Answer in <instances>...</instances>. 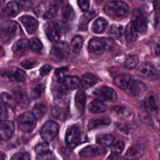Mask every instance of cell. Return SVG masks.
Masks as SVG:
<instances>
[{
  "instance_id": "6da1fadb",
  "label": "cell",
  "mask_w": 160,
  "mask_h": 160,
  "mask_svg": "<svg viewBox=\"0 0 160 160\" xmlns=\"http://www.w3.org/2000/svg\"><path fill=\"white\" fill-rule=\"evenodd\" d=\"M104 12L110 17L124 18L128 13V5L119 1H109L106 2L104 6Z\"/></svg>"
},
{
  "instance_id": "7a4b0ae2",
  "label": "cell",
  "mask_w": 160,
  "mask_h": 160,
  "mask_svg": "<svg viewBox=\"0 0 160 160\" xmlns=\"http://www.w3.org/2000/svg\"><path fill=\"white\" fill-rule=\"evenodd\" d=\"M65 139L67 144L72 148L88 141L87 135L82 132L77 126H72L68 129Z\"/></svg>"
},
{
  "instance_id": "3957f363",
  "label": "cell",
  "mask_w": 160,
  "mask_h": 160,
  "mask_svg": "<svg viewBox=\"0 0 160 160\" xmlns=\"http://www.w3.org/2000/svg\"><path fill=\"white\" fill-rule=\"evenodd\" d=\"M36 119L31 112H26L20 115L18 119V128L22 132H31L36 127Z\"/></svg>"
},
{
  "instance_id": "277c9868",
  "label": "cell",
  "mask_w": 160,
  "mask_h": 160,
  "mask_svg": "<svg viewBox=\"0 0 160 160\" xmlns=\"http://www.w3.org/2000/svg\"><path fill=\"white\" fill-rule=\"evenodd\" d=\"M136 74L141 78L148 80H156L159 77V71L150 62L142 63L137 69Z\"/></svg>"
},
{
  "instance_id": "5b68a950",
  "label": "cell",
  "mask_w": 160,
  "mask_h": 160,
  "mask_svg": "<svg viewBox=\"0 0 160 160\" xmlns=\"http://www.w3.org/2000/svg\"><path fill=\"white\" fill-rule=\"evenodd\" d=\"M58 131V124L54 121H49L42 125L40 130V134L45 142H49L54 139Z\"/></svg>"
},
{
  "instance_id": "8992f818",
  "label": "cell",
  "mask_w": 160,
  "mask_h": 160,
  "mask_svg": "<svg viewBox=\"0 0 160 160\" xmlns=\"http://www.w3.org/2000/svg\"><path fill=\"white\" fill-rule=\"evenodd\" d=\"M131 22L136 28L138 33L144 34L148 28L147 19L141 10L134 9L131 13Z\"/></svg>"
},
{
  "instance_id": "52a82bcc",
  "label": "cell",
  "mask_w": 160,
  "mask_h": 160,
  "mask_svg": "<svg viewBox=\"0 0 160 160\" xmlns=\"http://www.w3.org/2000/svg\"><path fill=\"white\" fill-rule=\"evenodd\" d=\"M70 51L69 45L64 42H58L54 45L51 50L50 55L55 60L61 61L66 58Z\"/></svg>"
},
{
  "instance_id": "ba28073f",
  "label": "cell",
  "mask_w": 160,
  "mask_h": 160,
  "mask_svg": "<svg viewBox=\"0 0 160 160\" xmlns=\"http://www.w3.org/2000/svg\"><path fill=\"white\" fill-rule=\"evenodd\" d=\"M93 96L96 100L110 101H114L117 98V95L114 90L108 86H102L100 89L96 90L93 92Z\"/></svg>"
},
{
  "instance_id": "9c48e42d",
  "label": "cell",
  "mask_w": 160,
  "mask_h": 160,
  "mask_svg": "<svg viewBox=\"0 0 160 160\" xmlns=\"http://www.w3.org/2000/svg\"><path fill=\"white\" fill-rule=\"evenodd\" d=\"M18 24L14 21L4 20L0 22V32L5 34V37L12 38L18 31Z\"/></svg>"
},
{
  "instance_id": "30bf717a",
  "label": "cell",
  "mask_w": 160,
  "mask_h": 160,
  "mask_svg": "<svg viewBox=\"0 0 160 160\" xmlns=\"http://www.w3.org/2000/svg\"><path fill=\"white\" fill-rule=\"evenodd\" d=\"M45 33L50 41L54 42L58 41L61 35V30L59 24L56 22L48 23L45 29Z\"/></svg>"
},
{
  "instance_id": "8fae6325",
  "label": "cell",
  "mask_w": 160,
  "mask_h": 160,
  "mask_svg": "<svg viewBox=\"0 0 160 160\" xmlns=\"http://www.w3.org/2000/svg\"><path fill=\"white\" fill-rule=\"evenodd\" d=\"M14 131V125L12 122L8 120L0 121V140L7 141L9 139Z\"/></svg>"
},
{
  "instance_id": "7c38bea8",
  "label": "cell",
  "mask_w": 160,
  "mask_h": 160,
  "mask_svg": "<svg viewBox=\"0 0 160 160\" xmlns=\"http://www.w3.org/2000/svg\"><path fill=\"white\" fill-rule=\"evenodd\" d=\"M104 149L96 145H88L79 151V155L84 158H93L104 153Z\"/></svg>"
},
{
  "instance_id": "4fadbf2b",
  "label": "cell",
  "mask_w": 160,
  "mask_h": 160,
  "mask_svg": "<svg viewBox=\"0 0 160 160\" xmlns=\"http://www.w3.org/2000/svg\"><path fill=\"white\" fill-rule=\"evenodd\" d=\"M88 50L89 52L94 55H100L105 50L104 41L99 38L92 39L88 44Z\"/></svg>"
},
{
  "instance_id": "5bb4252c",
  "label": "cell",
  "mask_w": 160,
  "mask_h": 160,
  "mask_svg": "<svg viewBox=\"0 0 160 160\" xmlns=\"http://www.w3.org/2000/svg\"><path fill=\"white\" fill-rule=\"evenodd\" d=\"M159 104V97L157 94L154 92H149L146 96L144 99V105L148 110L154 112L158 109Z\"/></svg>"
},
{
  "instance_id": "9a60e30c",
  "label": "cell",
  "mask_w": 160,
  "mask_h": 160,
  "mask_svg": "<svg viewBox=\"0 0 160 160\" xmlns=\"http://www.w3.org/2000/svg\"><path fill=\"white\" fill-rule=\"evenodd\" d=\"M19 20L28 34L33 33L38 27V22L32 16H23L19 18Z\"/></svg>"
},
{
  "instance_id": "2e32d148",
  "label": "cell",
  "mask_w": 160,
  "mask_h": 160,
  "mask_svg": "<svg viewBox=\"0 0 160 160\" xmlns=\"http://www.w3.org/2000/svg\"><path fill=\"white\" fill-rule=\"evenodd\" d=\"M15 101L21 107L26 108L29 104V99L26 91L21 88H16L13 90Z\"/></svg>"
},
{
  "instance_id": "e0dca14e",
  "label": "cell",
  "mask_w": 160,
  "mask_h": 160,
  "mask_svg": "<svg viewBox=\"0 0 160 160\" xmlns=\"http://www.w3.org/2000/svg\"><path fill=\"white\" fill-rule=\"evenodd\" d=\"M144 152V149L141 146H134L127 150L124 158L126 160H138L142 156Z\"/></svg>"
},
{
  "instance_id": "ac0fdd59",
  "label": "cell",
  "mask_w": 160,
  "mask_h": 160,
  "mask_svg": "<svg viewBox=\"0 0 160 160\" xmlns=\"http://www.w3.org/2000/svg\"><path fill=\"white\" fill-rule=\"evenodd\" d=\"M20 11V4L17 1L9 2L2 11L4 16L12 18L15 17Z\"/></svg>"
},
{
  "instance_id": "d6986e66",
  "label": "cell",
  "mask_w": 160,
  "mask_h": 160,
  "mask_svg": "<svg viewBox=\"0 0 160 160\" xmlns=\"http://www.w3.org/2000/svg\"><path fill=\"white\" fill-rule=\"evenodd\" d=\"M111 119L109 117H102L93 118L89 120L88 124V128L89 130H92L101 127L107 126L111 123Z\"/></svg>"
},
{
  "instance_id": "ffe728a7",
  "label": "cell",
  "mask_w": 160,
  "mask_h": 160,
  "mask_svg": "<svg viewBox=\"0 0 160 160\" xmlns=\"http://www.w3.org/2000/svg\"><path fill=\"white\" fill-rule=\"evenodd\" d=\"M128 89L134 96H140L145 92L146 86L142 81L132 79Z\"/></svg>"
},
{
  "instance_id": "44dd1931",
  "label": "cell",
  "mask_w": 160,
  "mask_h": 160,
  "mask_svg": "<svg viewBox=\"0 0 160 160\" xmlns=\"http://www.w3.org/2000/svg\"><path fill=\"white\" fill-rule=\"evenodd\" d=\"M132 79V78L126 74H121L118 75L114 79L115 84L121 89H128Z\"/></svg>"
},
{
  "instance_id": "7402d4cb",
  "label": "cell",
  "mask_w": 160,
  "mask_h": 160,
  "mask_svg": "<svg viewBox=\"0 0 160 160\" xmlns=\"http://www.w3.org/2000/svg\"><path fill=\"white\" fill-rule=\"evenodd\" d=\"M98 12V10L94 9L86 12V13L84 14H83L79 19V28L80 29H82V30L86 29L89 22L92 19H93L95 16H97Z\"/></svg>"
},
{
  "instance_id": "603a6c76",
  "label": "cell",
  "mask_w": 160,
  "mask_h": 160,
  "mask_svg": "<svg viewBox=\"0 0 160 160\" xmlns=\"http://www.w3.org/2000/svg\"><path fill=\"white\" fill-rule=\"evenodd\" d=\"M28 46V41L26 39H21L13 44L12 49L16 55L22 56L27 51Z\"/></svg>"
},
{
  "instance_id": "cb8c5ba5",
  "label": "cell",
  "mask_w": 160,
  "mask_h": 160,
  "mask_svg": "<svg viewBox=\"0 0 160 160\" xmlns=\"http://www.w3.org/2000/svg\"><path fill=\"white\" fill-rule=\"evenodd\" d=\"M108 109L107 105L102 101L99 100H94L92 101L89 105V111L94 114L102 113Z\"/></svg>"
},
{
  "instance_id": "d4e9b609",
  "label": "cell",
  "mask_w": 160,
  "mask_h": 160,
  "mask_svg": "<svg viewBox=\"0 0 160 160\" xmlns=\"http://www.w3.org/2000/svg\"><path fill=\"white\" fill-rule=\"evenodd\" d=\"M61 84H62L66 89H76L78 88L81 84L80 79L74 76H66Z\"/></svg>"
},
{
  "instance_id": "484cf974",
  "label": "cell",
  "mask_w": 160,
  "mask_h": 160,
  "mask_svg": "<svg viewBox=\"0 0 160 160\" xmlns=\"http://www.w3.org/2000/svg\"><path fill=\"white\" fill-rule=\"evenodd\" d=\"M138 32L133 24L131 22H129L124 30V36L126 41L128 42L134 41L138 38Z\"/></svg>"
},
{
  "instance_id": "4316f807",
  "label": "cell",
  "mask_w": 160,
  "mask_h": 160,
  "mask_svg": "<svg viewBox=\"0 0 160 160\" xmlns=\"http://www.w3.org/2000/svg\"><path fill=\"white\" fill-rule=\"evenodd\" d=\"M86 102V95L85 92L82 90H78L74 97V102L76 108L79 111H82L85 107Z\"/></svg>"
},
{
  "instance_id": "83f0119b",
  "label": "cell",
  "mask_w": 160,
  "mask_h": 160,
  "mask_svg": "<svg viewBox=\"0 0 160 160\" xmlns=\"http://www.w3.org/2000/svg\"><path fill=\"white\" fill-rule=\"evenodd\" d=\"M114 141V137L110 134H99L96 137V142L102 147L110 146Z\"/></svg>"
},
{
  "instance_id": "f1b7e54d",
  "label": "cell",
  "mask_w": 160,
  "mask_h": 160,
  "mask_svg": "<svg viewBox=\"0 0 160 160\" xmlns=\"http://www.w3.org/2000/svg\"><path fill=\"white\" fill-rule=\"evenodd\" d=\"M97 82V78L92 74L87 73L82 76L80 83L84 89H88Z\"/></svg>"
},
{
  "instance_id": "f546056e",
  "label": "cell",
  "mask_w": 160,
  "mask_h": 160,
  "mask_svg": "<svg viewBox=\"0 0 160 160\" xmlns=\"http://www.w3.org/2000/svg\"><path fill=\"white\" fill-rule=\"evenodd\" d=\"M108 26V21L103 18H99L93 22L92 26V31L99 34L104 31Z\"/></svg>"
},
{
  "instance_id": "4dcf8cb0",
  "label": "cell",
  "mask_w": 160,
  "mask_h": 160,
  "mask_svg": "<svg viewBox=\"0 0 160 160\" xmlns=\"http://www.w3.org/2000/svg\"><path fill=\"white\" fill-rule=\"evenodd\" d=\"M58 11V8L55 4H50L47 8L44 6L43 12H42V18L45 19H51L56 16Z\"/></svg>"
},
{
  "instance_id": "1f68e13d",
  "label": "cell",
  "mask_w": 160,
  "mask_h": 160,
  "mask_svg": "<svg viewBox=\"0 0 160 160\" xmlns=\"http://www.w3.org/2000/svg\"><path fill=\"white\" fill-rule=\"evenodd\" d=\"M83 38L80 36H74L71 42V49L75 54H78L83 46Z\"/></svg>"
},
{
  "instance_id": "d6a6232c",
  "label": "cell",
  "mask_w": 160,
  "mask_h": 160,
  "mask_svg": "<svg viewBox=\"0 0 160 160\" xmlns=\"http://www.w3.org/2000/svg\"><path fill=\"white\" fill-rule=\"evenodd\" d=\"M46 111L47 108L45 105L42 104H36L32 109L31 113L37 120L41 119L45 115Z\"/></svg>"
},
{
  "instance_id": "836d02e7",
  "label": "cell",
  "mask_w": 160,
  "mask_h": 160,
  "mask_svg": "<svg viewBox=\"0 0 160 160\" xmlns=\"http://www.w3.org/2000/svg\"><path fill=\"white\" fill-rule=\"evenodd\" d=\"M123 27L121 25L113 24L110 27L108 31V35L112 39H118L121 37Z\"/></svg>"
},
{
  "instance_id": "e575fe53",
  "label": "cell",
  "mask_w": 160,
  "mask_h": 160,
  "mask_svg": "<svg viewBox=\"0 0 160 160\" xmlns=\"http://www.w3.org/2000/svg\"><path fill=\"white\" fill-rule=\"evenodd\" d=\"M0 99L4 106H8L9 108H12L16 102L13 97L5 92L0 94Z\"/></svg>"
},
{
  "instance_id": "d590c367",
  "label": "cell",
  "mask_w": 160,
  "mask_h": 160,
  "mask_svg": "<svg viewBox=\"0 0 160 160\" xmlns=\"http://www.w3.org/2000/svg\"><path fill=\"white\" fill-rule=\"evenodd\" d=\"M28 45L31 49L37 52H39L43 48L41 41L36 38H31L28 41Z\"/></svg>"
},
{
  "instance_id": "8d00e7d4",
  "label": "cell",
  "mask_w": 160,
  "mask_h": 160,
  "mask_svg": "<svg viewBox=\"0 0 160 160\" xmlns=\"http://www.w3.org/2000/svg\"><path fill=\"white\" fill-rule=\"evenodd\" d=\"M112 110L119 118H126L129 114V109L125 106H115L112 109Z\"/></svg>"
},
{
  "instance_id": "74e56055",
  "label": "cell",
  "mask_w": 160,
  "mask_h": 160,
  "mask_svg": "<svg viewBox=\"0 0 160 160\" xmlns=\"http://www.w3.org/2000/svg\"><path fill=\"white\" fill-rule=\"evenodd\" d=\"M139 62V58L136 55H130L125 60V66L128 69L134 68Z\"/></svg>"
},
{
  "instance_id": "f35d334b",
  "label": "cell",
  "mask_w": 160,
  "mask_h": 160,
  "mask_svg": "<svg viewBox=\"0 0 160 160\" xmlns=\"http://www.w3.org/2000/svg\"><path fill=\"white\" fill-rule=\"evenodd\" d=\"M62 16L66 20H72L74 17V12L69 5L64 6L62 9Z\"/></svg>"
},
{
  "instance_id": "ab89813d",
  "label": "cell",
  "mask_w": 160,
  "mask_h": 160,
  "mask_svg": "<svg viewBox=\"0 0 160 160\" xmlns=\"http://www.w3.org/2000/svg\"><path fill=\"white\" fill-rule=\"evenodd\" d=\"M11 76L14 80L18 82H23L25 81L26 78V72L22 69L19 68L15 69Z\"/></svg>"
},
{
  "instance_id": "60d3db41",
  "label": "cell",
  "mask_w": 160,
  "mask_h": 160,
  "mask_svg": "<svg viewBox=\"0 0 160 160\" xmlns=\"http://www.w3.org/2000/svg\"><path fill=\"white\" fill-rule=\"evenodd\" d=\"M44 87L42 84H38L36 86H34L32 89V91L31 93V98L35 99L39 98L41 96L44 91Z\"/></svg>"
},
{
  "instance_id": "b9f144b4",
  "label": "cell",
  "mask_w": 160,
  "mask_h": 160,
  "mask_svg": "<svg viewBox=\"0 0 160 160\" xmlns=\"http://www.w3.org/2000/svg\"><path fill=\"white\" fill-rule=\"evenodd\" d=\"M49 146L47 142H41L36 145L34 151L37 155H39L49 151Z\"/></svg>"
},
{
  "instance_id": "7bdbcfd3",
  "label": "cell",
  "mask_w": 160,
  "mask_h": 160,
  "mask_svg": "<svg viewBox=\"0 0 160 160\" xmlns=\"http://www.w3.org/2000/svg\"><path fill=\"white\" fill-rule=\"evenodd\" d=\"M124 142L122 141H119L113 145L112 148V152L114 154H121L124 151Z\"/></svg>"
},
{
  "instance_id": "ee69618b",
  "label": "cell",
  "mask_w": 160,
  "mask_h": 160,
  "mask_svg": "<svg viewBox=\"0 0 160 160\" xmlns=\"http://www.w3.org/2000/svg\"><path fill=\"white\" fill-rule=\"evenodd\" d=\"M68 68L66 67H63V68H61L56 69L55 75H56V79L59 82L62 83L63 79L66 76V73L68 71Z\"/></svg>"
},
{
  "instance_id": "f6af8a7d",
  "label": "cell",
  "mask_w": 160,
  "mask_h": 160,
  "mask_svg": "<svg viewBox=\"0 0 160 160\" xmlns=\"http://www.w3.org/2000/svg\"><path fill=\"white\" fill-rule=\"evenodd\" d=\"M37 63H38V62L36 59H26V60H24L23 61H22L21 62V65L22 67H23L24 68H25L26 69H30L34 68L36 66Z\"/></svg>"
},
{
  "instance_id": "bcb514c9",
  "label": "cell",
  "mask_w": 160,
  "mask_h": 160,
  "mask_svg": "<svg viewBox=\"0 0 160 160\" xmlns=\"http://www.w3.org/2000/svg\"><path fill=\"white\" fill-rule=\"evenodd\" d=\"M31 157L29 153L26 152H19L14 154L11 160H30Z\"/></svg>"
},
{
  "instance_id": "7dc6e473",
  "label": "cell",
  "mask_w": 160,
  "mask_h": 160,
  "mask_svg": "<svg viewBox=\"0 0 160 160\" xmlns=\"http://www.w3.org/2000/svg\"><path fill=\"white\" fill-rule=\"evenodd\" d=\"M36 160H57L56 156L49 150V151L43 154L37 155Z\"/></svg>"
},
{
  "instance_id": "c3c4849f",
  "label": "cell",
  "mask_w": 160,
  "mask_h": 160,
  "mask_svg": "<svg viewBox=\"0 0 160 160\" xmlns=\"http://www.w3.org/2000/svg\"><path fill=\"white\" fill-rule=\"evenodd\" d=\"M8 117V111L6 106L0 102V121H4Z\"/></svg>"
},
{
  "instance_id": "681fc988",
  "label": "cell",
  "mask_w": 160,
  "mask_h": 160,
  "mask_svg": "<svg viewBox=\"0 0 160 160\" xmlns=\"http://www.w3.org/2000/svg\"><path fill=\"white\" fill-rule=\"evenodd\" d=\"M78 4L82 11L87 12L89 8V1L86 0H80L78 1Z\"/></svg>"
},
{
  "instance_id": "f907efd6",
  "label": "cell",
  "mask_w": 160,
  "mask_h": 160,
  "mask_svg": "<svg viewBox=\"0 0 160 160\" xmlns=\"http://www.w3.org/2000/svg\"><path fill=\"white\" fill-rule=\"evenodd\" d=\"M52 69V67L51 65L48 64H44L39 69V72H40V74L41 76H45L47 74H48L51 70Z\"/></svg>"
},
{
  "instance_id": "816d5d0a",
  "label": "cell",
  "mask_w": 160,
  "mask_h": 160,
  "mask_svg": "<svg viewBox=\"0 0 160 160\" xmlns=\"http://www.w3.org/2000/svg\"><path fill=\"white\" fill-rule=\"evenodd\" d=\"M52 116L54 118H57V119H60L61 116L62 114V112H61V109L59 107L54 106L52 109Z\"/></svg>"
},
{
  "instance_id": "f5cc1de1",
  "label": "cell",
  "mask_w": 160,
  "mask_h": 160,
  "mask_svg": "<svg viewBox=\"0 0 160 160\" xmlns=\"http://www.w3.org/2000/svg\"><path fill=\"white\" fill-rule=\"evenodd\" d=\"M118 129L120 132L124 133V134H128V128L126 124H119L118 126Z\"/></svg>"
},
{
  "instance_id": "db71d44e",
  "label": "cell",
  "mask_w": 160,
  "mask_h": 160,
  "mask_svg": "<svg viewBox=\"0 0 160 160\" xmlns=\"http://www.w3.org/2000/svg\"><path fill=\"white\" fill-rule=\"evenodd\" d=\"M111 158L112 160H126V159L120 156V154H113L111 156Z\"/></svg>"
},
{
  "instance_id": "11a10c76",
  "label": "cell",
  "mask_w": 160,
  "mask_h": 160,
  "mask_svg": "<svg viewBox=\"0 0 160 160\" xmlns=\"http://www.w3.org/2000/svg\"><path fill=\"white\" fill-rule=\"evenodd\" d=\"M6 156L5 154L2 152H0V160H5Z\"/></svg>"
},
{
  "instance_id": "9f6ffc18",
  "label": "cell",
  "mask_w": 160,
  "mask_h": 160,
  "mask_svg": "<svg viewBox=\"0 0 160 160\" xmlns=\"http://www.w3.org/2000/svg\"><path fill=\"white\" fill-rule=\"evenodd\" d=\"M156 52L157 54L158 55L159 54V45L158 44H156Z\"/></svg>"
},
{
  "instance_id": "6f0895ef",
  "label": "cell",
  "mask_w": 160,
  "mask_h": 160,
  "mask_svg": "<svg viewBox=\"0 0 160 160\" xmlns=\"http://www.w3.org/2000/svg\"><path fill=\"white\" fill-rule=\"evenodd\" d=\"M2 51H3V49H2V46L0 45V55L1 54V52H2Z\"/></svg>"
}]
</instances>
